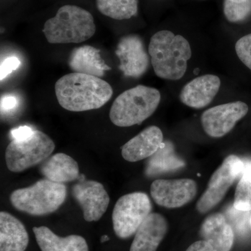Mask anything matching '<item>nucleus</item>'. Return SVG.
I'll return each instance as SVG.
<instances>
[{"instance_id":"obj_23","label":"nucleus","mask_w":251,"mask_h":251,"mask_svg":"<svg viewBox=\"0 0 251 251\" xmlns=\"http://www.w3.org/2000/svg\"><path fill=\"white\" fill-rule=\"evenodd\" d=\"M233 206L237 210L251 211V163L245 164L236 188Z\"/></svg>"},{"instance_id":"obj_8","label":"nucleus","mask_w":251,"mask_h":251,"mask_svg":"<svg viewBox=\"0 0 251 251\" xmlns=\"http://www.w3.org/2000/svg\"><path fill=\"white\" fill-rule=\"evenodd\" d=\"M245 168L244 163L235 155L226 157L222 164L211 176L206 191L198 201L196 209L206 214L223 201L234 181L241 177Z\"/></svg>"},{"instance_id":"obj_22","label":"nucleus","mask_w":251,"mask_h":251,"mask_svg":"<svg viewBox=\"0 0 251 251\" xmlns=\"http://www.w3.org/2000/svg\"><path fill=\"white\" fill-rule=\"evenodd\" d=\"M97 7L104 16L117 21L130 19L138 11V0H97Z\"/></svg>"},{"instance_id":"obj_20","label":"nucleus","mask_w":251,"mask_h":251,"mask_svg":"<svg viewBox=\"0 0 251 251\" xmlns=\"http://www.w3.org/2000/svg\"><path fill=\"white\" fill-rule=\"evenodd\" d=\"M41 173L46 179L60 184L75 181L80 176L77 162L63 153H55L46 159L41 167Z\"/></svg>"},{"instance_id":"obj_9","label":"nucleus","mask_w":251,"mask_h":251,"mask_svg":"<svg viewBox=\"0 0 251 251\" xmlns=\"http://www.w3.org/2000/svg\"><path fill=\"white\" fill-rule=\"evenodd\" d=\"M249 112L244 102H229L216 105L205 110L201 116V124L204 132L211 138H222L229 133L236 124Z\"/></svg>"},{"instance_id":"obj_15","label":"nucleus","mask_w":251,"mask_h":251,"mask_svg":"<svg viewBox=\"0 0 251 251\" xmlns=\"http://www.w3.org/2000/svg\"><path fill=\"white\" fill-rule=\"evenodd\" d=\"M166 218L151 213L143 221L135 234L130 251H156L168 232Z\"/></svg>"},{"instance_id":"obj_19","label":"nucleus","mask_w":251,"mask_h":251,"mask_svg":"<svg viewBox=\"0 0 251 251\" xmlns=\"http://www.w3.org/2000/svg\"><path fill=\"white\" fill-rule=\"evenodd\" d=\"M33 232L41 251H89L85 238L80 235L61 237L46 226L34 227Z\"/></svg>"},{"instance_id":"obj_26","label":"nucleus","mask_w":251,"mask_h":251,"mask_svg":"<svg viewBox=\"0 0 251 251\" xmlns=\"http://www.w3.org/2000/svg\"><path fill=\"white\" fill-rule=\"evenodd\" d=\"M235 52L241 62L251 70V34L242 36L237 41Z\"/></svg>"},{"instance_id":"obj_1","label":"nucleus","mask_w":251,"mask_h":251,"mask_svg":"<svg viewBox=\"0 0 251 251\" xmlns=\"http://www.w3.org/2000/svg\"><path fill=\"white\" fill-rule=\"evenodd\" d=\"M54 92L59 105L72 112L96 110L108 103L113 90L100 77L71 73L59 79Z\"/></svg>"},{"instance_id":"obj_13","label":"nucleus","mask_w":251,"mask_h":251,"mask_svg":"<svg viewBox=\"0 0 251 251\" xmlns=\"http://www.w3.org/2000/svg\"><path fill=\"white\" fill-rule=\"evenodd\" d=\"M221 85V79L217 75H201L189 81L182 87L179 94L180 100L189 108H205L215 99Z\"/></svg>"},{"instance_id":"obj_31","label":"nucleus","mask_w":251,"mask_h":251,"mask_svg":"<svg viewBox=\"0 0 251 251\" xmlns=\"http://www.w3.org/2000/svg\"><path fill=\"white\" fill-rule=\"evenodd\" d=\"M109 239H110V238L108 237V236L103 235L102 236L101 239H100V242H101L102 243L108 242Z\"/></svg>"},{"instance_id":"obj_6","label":"nucleus","mask_w":251,"mask_h":251,"mask_svg":"<svg viewBox=\"0 0 251 251\" xmlns=\"http://www.w3.org/2000/svg\"><path fill=\"white\" fill-rule=\"evenodd\" d=\"M55 145L49 135L34 130L24 140H14L5 152L6 166L13 173H21L46 161L53 152Z\"/></svg>"},{"instance_id":"obj_30","label":"nucleus","mask_w":251,"mask_h":251,"mask_svg":"<svg viewBox=\"0 0 251 251\" xmlns=\"http://www.w3.org/2000/svg\"><path fill=\"white\" fill-rule=\"evenodd\" d=\"M186 251H214L209 243L204 240L198 241L191 244Z\"/></svg>"},{"instance_id":"obj_16","label":"nucleus","mask_w":251,"mask_h":251,"mask_svg":"<svg viewBox=\"0 0 251 251\" xmlns=\"http://www.w3.org/2000/svg\"><path fill=\"white\" fill-rule=\"evenodd\" d=\"M200 234L214 251H230L233 246L234 229L226 216L221 213L206 218L201 226Z\"/></svg>"},{"instance_id":"obj_32","label":"nucleus","mask_w":251,"mask_h":251,"mask_svg":"<svg viewBox=\"0 0 251 251\" xmlns=\"http://www.w3.org/2000/svg\"><path fill=\"white\" fill-rule=\"evenodd\" d=\"M250 227H251V215L250 217Z\"/></svg>"},{"instance_id":"obj_25","label":"nucleus","mask_w":251,"mask_h":251,"mask_svg":"<svg viewBox=\"0 0 251 251\" xmlns=\"http://www.w3.org/2000/svg\"><path fill=\"white\" fill-rule=\"evenodd\" d=\"M229 223L239 235L244 236L251 230V211H243L232 207L229 211Z\"/></svg>"},{"instance_id":"obj_21","label":"nucleus","mask_w":251,"mask_h":251,"mask_svg":"<svg viewBox=\"0 0 251 251\" xmlns=\"http://www.w3.org/2000/svg\"><path fill=\"white\" fill-rule=\"evenodd\" d=\"M184 166L185 162L175 153L173 144L163 142L159 150L147 161L145 175L153 177L178 171Z\"/></svg>"},{"instance_id":"obj_4","label":"nucleus","mask_w":251,"mask_h":251,"mask_svg":"<svg viewBox=\"0 0 251 251\" xmlns=\"http://www.w3.org/2000/svg\"><path fill=\"white\" fill-rule=\"evenodd\" d=\"M161 99V94L157 89L142 85L135 86L117 97L109 117L117 126L141 125L154 113Z\"/></svg>"},{"instance_id":"obj_28","label":"nucleus","mask_w":251,"mask_h":251,"mask_svg":"<svg viewBox=\"0 0 251 251\" xmlns=\"http://www.w3.org/2000/svg\"><path fill=\"white\" fill-rule=\"evenodd\" d=\"M34 130H33L31 127L27 126H23L18 127L14 128L10 131V136L14 140H24L29 138Z\"/></svg>"},{"instance_id":"obj_10","label":"nucleus","mask_w":251,"mask_h":251,"mask_svg":"<svg viewBox=\"0 0 251 251\" xmlns=\"http://www.w3.org/2000/svg\"><path fill=\"white\" fill-rule=\"evenodd\" d=\"M198 193V185L191 179H156L150 188L153 201L167 209L180 208L191 202Z\"/></svg>"},{"instance_id":"obj_17","label":"nucleus","mask_w":251,"mask_h":251,"mask_svg":"<svg viewBox=\"0 0 251 251\" xmlns=\"http://www.w3.org/2000/svg\"><path fill=\"white\" fill-rule=\"evenodd\" d=\"M29 234L17 218L6 211L0 213V251H25Z\"/></svg>"},{"instance_id":"obj_11","label":"nucleus","mask_w":251,"mask_h":251,"mask_svg":"<svg viewBox=\"0 0 251 251\" xmlns=\"http://www.w3.org/2000/svg\"><path fill=\"white\" fill-rule=\"evenodd\" d=\"M72 194L82 208L84 219L87 222L101 219L110 203V197L103 185L93 180L74 185Z\"/></svg>"},{"instance_id":"obj_7","label":"nucleus","mask_w":251,"mask_h":251,"mask_svg":"<svg viewBox=\"0 0 251 251\" xmlns=\"http://www.w3.org/2000/svg\"><path fill=\"white\" fill-rule=\"evenodd\" d=\"M151 211L152 203L146 193L134 192L122 196L112 212L113 229L117 237L128 239L135 234Z\"/></svg>"},{"instance_id":"obj_2","label":"nucleus","mask_w":251,"mask_h":251,"mask_svg":"<svg viewBox=\"0 0 251 251\" xmlns=\"http://www.w3.org/2000/svg\"><path fill=\"white\" fill-rule=\"evenodd\" d=\"M148 52L156 76L166 80L182 78L192 57L189 41L169 30L159 31L151 36Z\"/></svg>"},{"instance_id":"obj_3","label":"nucleus","mask_w":251,"mask_h":251,"mask_svg":"<svg viewBox=\"0 0 251 251\" xmlns=\"http://www.w3.org/2000/svg\"><path fill=\"white\" fill-rule=\"evenodd\" d=\"M43 32L50 44H80L96 32L93 16L75 5H64L45 23Z\"/></svg>"},{"instance_id":"obj_27","label":"nucleus","mask_w":251,"mask_h":251,"mask_svg":"<svg viewBox=\"0 0 251 251\" xmlns=\"http://www.w3.org/2000/svg\"><path fill=\"white\" fill-rule=\"evenodd\" d=\"M21 65V61L16 57H9L4 59L0 67V79L1 80L6 78L9 74L16 71Z\"/></svg>"},{"instance_id":"obj_14","label":"nucleus","mask_w":251,"mask_h":251,"mask_svg":"<svg viewBox=\"0 0 251 251\" xmlns=\"http://www.w3.org/2000/svg\"><path fill=\"white\" fill-rule=\"evenodd\" d=\"M163 142L161 128L156 126H151L122 147V156L128 162L142 161L153 156L161 148Z\"/></svg>"},{"instance_id":"obj_5","label":"nucleus","mask_w":251,"mask_h":251,"mask_svg":"<svg viewBox=\"0 0 251 251\" xmlns=\"http://www.w3.org/2000/svg\"><path fill=\"white\" fill-rule=\"evenodd\" d=\"M67 194L64 184L45 179L16 190L10 196V201L18 211L31 216H44L57 211L65 202Z\"/></svg>"},{"instance_id":"obj_18","label":"nucleus","mask_w":251,"mask_h":251,"mask_svg":"<svg viewBox=\"0 0 251 251\" xmlns=\"http://www.w3.org/2000/svg\"><path fill=\"white\" fill-rule=\"evenodd\" d=\"M69 66L74 73L102 77L110 68L100 58V50L93 46H82L72 51Z\"/></svg>"},{"instance_id":"obj_29","label":"nucleus","mask_w":251,"mask_h":251,"mask_svg":"<svg viewBox=\"0 0 251 251\" xmlns=\"http://www.w3.org/2000/svg\"><path fill=\"white\" fill-rule=\"evenodd\" d=\"M18 100L14 96H5L1 100V109L4 111H9L17 106Z\"/></svg>"},{"instance_id":"obj_24","label":"nucleus","mask_w":251,"mask_h":251,"mask_svg":"<svg viewBox=\"0 0 251 251\" xmlns=\"http://www.w3.org/2000/svg\"><path fill=\"white\" fill-rule=\"evenodd\" d=\"M224 13L229 23L244 22L251 16V0H224Z\"/></svg>"},{"instance_id":"obj_12","label":"nucleus","mask_w":251,"mask_h":251,"mask_svg":"<svg viewBox=\"0 0 251 251\" xmlns=\"http://www.w3.org/2000/svg\"><path fill=\"white\" fill-rule=\"evenodd\" d=\"M115 54L120 59V69L125 76L138 78L148 71L150 59L141 38L136 34L122 37Z\"/></svg>"}]
</instances>
